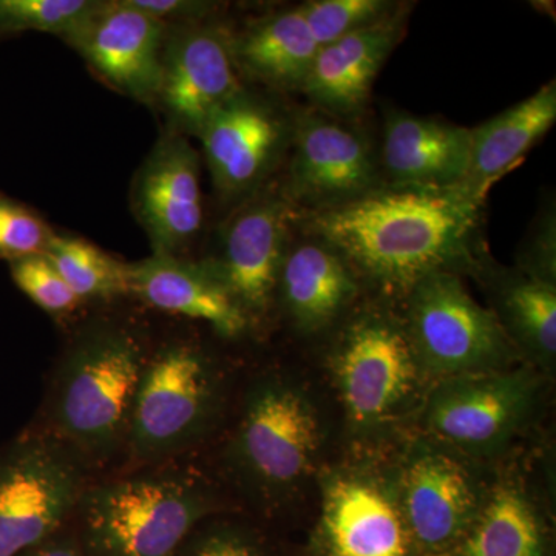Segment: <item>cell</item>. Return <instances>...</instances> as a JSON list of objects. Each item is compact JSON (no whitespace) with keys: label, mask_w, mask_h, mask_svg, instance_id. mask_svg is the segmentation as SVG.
Instances as JSON below:
<instances>
[{"label":"cell","mask_w":556,"mask_h":556,"mask_svg":"<svg viewBox=\"0 0 556 556\" xmlns=\"http://www.w3.org/2000/svg\"><path fill=\"white\" fill-rule=\"evenodd\" d=\"M131 3L166 25L175 21L179 24L204 21L215 7L214 3L192 0H131Z\"/></svg>","instance_id":"obj_33"},{"label":"cell","mask_w":556,"mask_h":556,"mask_svg":"<svg viewBox=\"0 0 556 556\" xmlns=\"http://www.w3.org/2000/svg\"><path fill=\"white\" fill-rule=\"evenodd\" d=\"M544 536L535 508L514 489H500L481 507L457 556H543Z\"/></svg>","instance_id":"obj_24"},{"label":"cell","mask_w":556,"mask_h":556,"mask_svg":"<svg viewBox=\"0 0 556 556\" xmlns=\"http://www.w3.org/2000/svg\"><path fill=\"white\" fill-rule=\"evenodd\" d=\"M240 75L274 90H302L318 47L300 7L258 21L230 35Z\"/></svg>","instance_id":"obj_22"},{"label":"cell","mask_w":556,"mask_h":556,"mask_svg":"<svg viewBox=\"0 0 556 556\" xmlns=\"http://www.w3.org/2000/svg\"><path fill=\"white\" fill-rule=\"evenodd\" d=\"M294 119L247 89L208 116L199 138L219 199L240 204L263 189L291 148Z\"/></svg>","instance_id":"obj_9"},{"label":"cell","mask_w":556,"mask_h":556,"mask_svg":"<svg viewBox=\"0 0 556 556\" xmlns=\"http://www.w3.org/2000/svg\"><path fill=\"white\" fill-rule=\"evenodd\" d=\"M485 197L466 182L382 185L343 206L299 217L305 233L334 248L357 278L407 298L430 274L460 276L481 266Z\"/></svg>","instance_id":"obj_1"},{"label":"cell","mask_w":556,"mask_h":556,"mask_svg":"<svg viewBox=\"0 0 556 556\" xmlns=\"http://www.w3.org/2000/svg\"><path fill=\"white\" fill-rule=\"evenodd\" d=\"M83 492L78 456L60 439L25 431L0 447V556L56 535Z\"/></svg>","instance_id":"obj_7"},{"label":"cell","mask_w":556,"mask_h":556,"mask_svg":"<svg viewBox=\"0 0 556 556\" xmlns=\"http://www.w3.org/2000/svg\"><path fill=\"white\" fill-rule=\"evenodd\" d=\"M402 321L420 371L442 379L503 369L514 343L493 313L468 294L459 274L434 273L407 294Z\"/></svg>","instance_id":"obj_5"},{"label":"cell","mask_w":556,"mask_h":556,"mask_svg":"<svg viewBox=\"0 0 556 556\" xmlns=\"http://www.w3.org/2000/svg\"><path fill=\"white\" fill-rule=\"evenodd\" d=\"M481 507L473 479L452 456L427 450L409 460L401 510L422 551L442 554L459 546Z\"/></svg>","instance_id":"obj_17"},{"label":"cell","mask_w":556,"mask_h":556,"mask_svg":"<svg viewBox=\"0 0 556 556\" xmlns=\"http://www.w3.org/2000/svg\"><path fill=\"white\" fill-rule=\"evenodd\" d=\"M167 25L131 0L100 2L65 39L113 89L134 100L156 102Z\"/></svg>","instance_id":"obj_14"},{"label":"cell","mask_w":556,"mask_h":556,"mask_svg":"<svg viewBox=\"0 0 556 556\" xmlns=\"http://www.w3.org/2000/svg\"><path fill=\"white\" fill-rule=\"evenodd\" d=\"M222 402V379L200 346L174 342L148 358L127 433L130 453L153 460L190 447L207 433Z\"/></svg>","instance_id":"obj_4"},{"label":"cell","mask_w":556,"mask_h":556,"mask_svg":"<svg viewBox=\"0 0 556 556\" xmlns=\"http://www.w3.org/2000/svg\"><path fill=\"white\" fill-rule=\"evenodd\" d=\"M130 294L153 308L207 321L223 338H237L249 317L206 262L156 255L129 265Z\"/></svg>","instance_id":"obj_20"},{"label":"cell","mask_w":556,"mask_h":556,"mask_svg":"<svg viewBox=\"0 0 556 556\" xmlns=\"http://www.w3.org/2000/svg\"><path fill=\"white\" fill-rule=\"evenodd\" d=\"M243 89L226 28L203 21L167 28L156 102L172 130L199 137L208 116Z\"/></svg>","instance_id":"obj_12"},{"label":"cell","mask_w":556,"mask_h":556,"mask_svg":"<svg viewBox=\"0 0 556 556\" xmlns=\"http://www.w3.org/2000/svg\"><path fill=\"white\" fill-rule=\"evenodd\" d=\"M320 541L325 556H412L407 522L383 490L357 478L325 489Z\"/></svg>","instance_id":"obj_19"},{"label":"cell","mask_w":556,"mask_h":556,"mask_svg":"<svg viewBox=\"0 0 556 556\" xmlns=\"http://www.w3.org/2000/svg\"><path fill=\"white\" fill-rule=\"evenodd\" d=\"M471 131L447 121L388 110L379 150L383 185L450 188L470 169Z\"/></svg>","instance_id":"obj_18"},{"label":"cell","mask_w":556,"mask_h":556,"mask_svg":"<svg viewBox=\"0 0 556 556\" xmlns=\"http://www.w3.org/2000/svg\"><path fill=\"white\" fill-rule=\"evenodd\" d=\"M556 121V83L479 124L471 131L470 169L466 185L489 192L493 182L517 166Z\"/></svg>","instance_id":"obj_23"},{"label":"cell","mask_w":556,"mask_h":556,"mask_svg":"<svg viewBox=\"0 0 556 556\" xmlns=\"http://www.w3.org/2000/svg\"><path fill=\"white\" fill-rule=\"evenodd\" d=\"M298 215L281 190H258L223 226L218 255L206 263L248 317L266 313L273 303Z\"/></svg>","instance_id":"obj_11"},{"label":"cell","mask_w":556,"mask_h":556,"mask_svg":"<svg viewBox=\"0 0 556 556\" xmlns=\"http://www.w3.org/2000/svg\"><path fill=\"white\" fill-rule=\"evenodd\" d=\"M407 7L320 47L303 83L302 93L320 112L353 118L367 108L372 86L407 24Z\"/></svg>","instance_id":"obj_16"},{"label":"cell","mask_w":556,"mask_h":556,"mask_svg":"<svg viewBox=\"0 0 556 556\" xmlns=\"http://www.w3.org/2000/svg\"><path fill=\"white\" fill-rule=\"evenodd\" d=\"M53 233L31 207L0 192V258L11 263L43 255Z\"/></svg>","instance_id":"obj_29"},{"label":"cell","mask_w":556,"mask_h":556,"mask_svg":"<svg viewBox=\"0 0 556 556\" xmlns=\"http://www.w3.org/2000/svg\"><path fill=\"white\" fill-rule=\"evenodd\" d=\"M533 399L535 388L522 371L456 376L442 380L431 394L428 426L467 452H495L526 422Z\"/></svg>","instance_id":"obj_13"},{"label":"cell","mask_w":556,"mask_h":556,"mask_svg":"<svg viewBox=\"0 0 556 556\" xmlns=\"http://www.w3.org/2000/svg\"><path fill=\"white\" fill-rule=\"evenodd\" d=\"M181 556H263L255 538L239 527H212L190 540Z\"/></svg>","instance_id":"obj_31"},{"label":"cell","mask_w":556,"mask_h":556,"mask_svg":"<svg viewBox=\"0 0 556 556\" xmlns=\"http://www.w3.org/2000/svg\"><path fill=\"white\" fill-rule=\"evenodd\" d=\"M283 195L299 214L329 211L383 185L379 152L364 130L320 110L295 115Z\"/></svg>","instance_id":"obj_8"},{"label":"cell","mask_w":556,"mask_h":556,"mask_svg":"<svg viewBox=\"0 0 556 556\" xmlns=\"http://www.w3.org/2000/svg\"><path fill=\"white\" fill-rule=\"evenodd\" d=\"M332 368L348 416L361 426L382 422L404 407L422 372L404 325L379 313L348 325Z\"/></svg>","instance_id":"obj_10"},{"label":"cell","mask_w":556,"mask_h":556,"mask_svg":"<svg viewBox=\"0 0 556 556\" xmlns=\"http://www.w3.org/2000/svg\"><path fill=\"white\" fill-rule=\"evenodd\" d=\"M555 214L544 215L532 236L527 240L525 266L527 276L555 283Z\"/></svg>","instance_id":"obj_32"},{"label":"cell","mask_w":556,"mask_h":556,"mask_svg":"<svg viewBox=\"0 0 556 556\" xmlns=\"http://www.w3.org/2000/svg\"><path fill=\"white\" fill-rule=\"evenodd\" d=\"M43 255L80 300L130 294L129 265L90 241L53 233Z\"/></svg>","instance_id":"obj_26"},{"label":"cell","mask_w":556,"mask_h":556,"mask_svg":"<svg viewBox=\"0 0 556 556\" xmlns=\"http://www.w3.org/2000/svg\"><path fill=\"white\" fill-rule=\"evenodd\" d=\"M146 362L141 340L119 327L90 329L70 348L54 383L51 417L75 456L104 460L126 441Z\"/></svg>","instance_id":"obj_2"},{"label":"cell","mask_w":556,"mask_h":556,"mask_svg":"<svg viewBox=\"0 0 556 556\" xmlns=\"http://www.w3.org/2000/svg\"><path fill=\"white\" fill-rule=\"evenodd\" d=\"M98 5L100 0H0V36L40 31L65 40Z\"/></svg>","instance_id":"obj_27"},{"label":"cell","mask_w":556,"mask_h":556,"mask_svg":"<svg viewBox=\"0 0 556 556\" xmlns=\"http://www.w3.org/2000/svg\"><path fill=\"white\" fill-rule=\"evenodd\" d=\"M203 479L186 470L116 479L79 497L87 556H174L211 508Z\"/></svg>","instance_id":"obj_3"},{"label":"cell","mask_w":556,"mask_h":556,"mask_svg":"<svg viewBox=\"0 0 556 556\" xmlns=\"http://www.w3.org/2000/svg\"><path fill=\"white\" fill-rule=\"evenodd\" d=\"M20 556H87L83 548L76 546L75 543L67 538L50 536L49 540L42 541L38 546L28 548Z\"/></svg>","instance_id":"obj_34"},{"label":"cell","mask_w":556,"mask_h":556,"mask_svg":"<svg viewBox=\"0 0 556 556\" xmlns=\"http://www.w3.org/2000/svg\"><path fill=\"white\" fill-rule=\"evenodd\" d=\"M357 289L356 274L334 248L308 233L295 243L289 241L277 291L300 331L317 332L334 324Z\"/></svg>","instance_id":"obj_21"},{"label":"cell","mask_w":556,"mask_h":556,"mask_svg":"<svg viewBox=\"0 0 556 556\" xmlns=\"http://www.w3.org/2000/svg\"><path fill=\"white\" fill-rule=\"evenodd\" d=\"M493 311L511 343L551 365L556 354V287L532 276L510 277L497 288Z\"/></svg>","instance_id":"obj_25"},{"label":"cell","mask_w":556,"mask_h":556,"mask_svg":"<svg viewBox=\"0 0 556 556\" xmlns=\"http://www.w3.org/2000/svg\"><path fill=\"white\" fill-rule=\"evenodd\" d=\"M10 273L14 285L47 313H70L83 302L46 255L11 262Z\"/></svg>","instance_id":"obj_30"},{"label":"cell","mask_w":556,"mask_h":556,"mask_svg":"<svg viewBox=\"0 0 556 556\" xmlns=\"http://www.w3.org/2000/svg\"><path fill=\"white\" fill-rule=\"evenodd\" d=\"M135 215L153 254L179 257L203 225L200 156L188 138L169 130L139 167L131 190Z\"/></svg>","instance_id":"obj_15"},{"label":"cell","mask_w":556,"mask_h":556,"mask_svg":"<svg viewBox=\"0 0 556 556\" xmlns=\"http://www.w3.org/2000/svg\"><path fill=\"white\" fill-rule=\"evenodd\" d=\"M318 49L388 16V0H309L299 5Z\"/></svg>","instance_id":"obj_28"},{"label":"cell","mask_w":556,"mask_h":556,"mask_svg":"<svg viewBox=\"0 0 556 556\" xmlns=\"http://www.w3.org/2000/svg\"><path fill=\"white\" fill-rule=\"evenodd\" d=\"M320 444L309 397L287 380L266 379L249 391L229 457L257 495L277 501L313 471Z\"/></svg>","instance_id":"obj_6"}]
</instances>
